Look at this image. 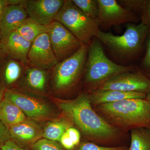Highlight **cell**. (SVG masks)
<instances>
[{
    "mask_svg": "<svg viewBox=\"0 0 150 150\" xmlns=\"http://www.w3.org/2000/svg\"><path fill=\"white\" fill-rule=\"evenodd\" d=\"M54 21L60 23L86 45L91 43L100 29L98 20L88 16L72 0H64Z\"/></svg>",
    "mask_w": 150,
    "mask_h": 150,
    "instance_id": "5",
    "label": "cell"
},
{
    "mask_svg": "<svg viewBox=\"0 0 150 150\" xmlns=\"http://www.w3.org/2000/svg\"><path fill=\"white\" fill-rule=\"evenodd\" d=\"M149 35L147 28L140 23H128L126 31L121 35L100 29L95 38L118 60L131 62L138 60L145 53Z\"/></svg>",
    "mask_w": 150,
    "mask_h": 150,
    "instance_id": "3",
    "label": "cell"
},
{
    "mask_svg": "<svg viewBox=\"0 0 150 150\" xmlns=\"http://www.w3.org/2000/svg\"><path fill=\"white\" fill-rule=\"evenodd\" d=\"M146 0H119L117 1L120 5L127 10L142 16Z\"/></svg>",
    "mask_w": 150,
    "mask_h": 150,
    "instance_id": "24",
    "label": "cell"
},
{
    "mask_svg": "<svg viewBox=\"0 0 150 150\" xmlns=\"http://www.w3.org/2000/svg\"><path fill=\"white\" fill-rule=\"evenodd\" d=\"M11 139L8 128L0 120V146Z\"/></svg>",
    "mask_w": 150,
    "mask_h": 150,
    "instance_id": "30",
    "label": "cell"
},
{
    "mask_svg": "<svg viewBox=\"0 0 150 150\" xmlns=\"http://www.w3.org/2000/svg\"><path fill=\"white\" fill-rule=\"evenodd\" d=\"M3 81L6 88L16 83L28 66L15 59H9L3 64Z\"/></svg>",
    "mask_w": 150,
    "mask_h": 150,
    "instance_id": "19",
    "label": "cell"
},
{
    "mask_svg": "<svg viewBox=\"0 0 150 150\" xmlns=\"http://www.w3.org/2000/svg\"><path fill=\"white\" fill-rule=\"evenodd\" d=\"M48 70L28 66L25 77V82L27 87L33 91H44L47 84Z\"/></svg>",
    "mask_w": 150,
    "mask_h": 150,
    "instance_id": "18",
    "label": "cell"
},
{
    "mask_svg": "<svg viewBox=\"0 0 150 150\" xmlns=\"http://www.w3.org/2000/svg\"><path fill=\"white\" fill-rule=\"evenodd\" d=\"M1 150H31L10 140L0 146Z\"/></svg>",
    "mask_w": 150,
    "mask_h": 150,
    "instance_id": "31",
    "label": "cell"
},
{
    "mask_svg": "<svg viewBox=\"0 0 150 150\" xmlns=\"http://www.w3.org/2000/svg\"><path fill=\"white\" fill-rule=\"evenodd\" d=\"M0 43L6 56L28 66V54L32 43L25 40L16 31L0 38Z\"/></svg>",
    "mask_w": 150,
    "mask_h": 150,
    "instance_id": "13",
    "label": "cell"
},
{
    "mask_svg": "<svg viewBox=\"0 0 150 150\" xmlns=\"http://www.w3.org/2000/svg\"><path fill=\"white\" fill-rule=\"evenodd\" d=\"M59 142L63 147L67 150H72L76 147L67 132L62 135Z\"/></svg>",
    "mask_w": 150,
    "mask_h": 150,
    "instance_id": "32",
    "label": "cell"
},
{
    "mask_svg": "<svg viewBox=\"0 0 150 150\" xmlns=\"http://www.w3.org/2000/svg\"><path fill=\"white\" fill-rule=\"evenodd\" d=\"M72 126V123L64 116L48 123L43 131V137L48 139L60 142L63 134Z\"/></svg>",
    "mask_w": 150,
    "mask_h": 150,
    "instance_id": "20",
    "label": "cell"
},
{
    "mask_svg": "<svg viewBox=\"0 0 150 150\" xmlns=\"http://www.w3.org/2000/svg\"><path fill=\"white\" fill-rule=\"evenodd\" d=\"M9 5V0H0V20L4 9L7 6Z\"/></svg>",
    "mask_w": 150,
    "mask_h": 150,
    "instance_id": "33",
    "label": "cell"
},
{
    "mask_svg": "<svg viewBox=\"0 0 150 150\" xmlns=\"http://www.w3.org/2000/svg\"><path fill=\"white\" fill-rule=\"evenodd\" d=\"M0 150H1V149H0Z\"/></svg>",
    "mask_w": 150,
    "mask_h": 150,
    "instance_id": "37",
    "label": "cell"
},
{
    "mask_svg": "<svg viewBox=\"0 0 150 150\" xmlns=\"http://www.w3.org/2000/svg\"><path fill=\"white\" fill-rule=\"evenodd\" d=\"M146 99L147 100L148 102L149 103L150 105V92L148 94H147L146 97Z\"/></svg>",
    "mask_w": 150,
    "mask_h": 150,
    "instance_id": "36",
    "label": "cell"
},
{
    "mask_svg": "<svg viewBox=\"0 0 150 150\" xmlns=\"http://www.w3.org/2000/svg\"><path fill=\"white\" fill-rule=\"evenodd\" d=\"M58 105L64 116L83 136V141L108 147H129V133L118 130L100 117L94 110L86 91L74 99L59 100Z\"/></svg>",
    "mask_w": 150,
    "mask_h": 150,
    "instance_id": "1",
    "label": "cell"
},
{
    "mask_svg": "<svg viewBox=\"0 0 150 150\" xmlns=\"http://www.w3.org/2000/svg\"><path fill=\"white\" fill-rule=\"evenodd\" d=\"M6 7L0 20V38L16 31L28 18L23 3Z\"/></svg>",
    "mask_w": 150,
    "mask_h": 150,
    "instance_id": "15",
    "label": "cell"
},
{
    "mask_svg": "<svg viewBox=\"0 0 150 150\" xmlns=\"http://www.w3.org/2000/svg\"><path fill=\"white\" fill-rule=\"evenodd\" d=\"M73 3L86 15L93 19H98L99 13L98 0H72Z\"/></svg>",
    "mask_w": 150,
    "mask_h": 150,
    "instance_id": "23",
    "label": "cell"
},
{
    "mask_svg": "<svg viewBox=\"0 0 150 150\" xmlns=\"http://www.w3.org/2000/svg\"><path fill=\"white\" fill-rule=\"evenodd\" d=\"M99 13L98 18L99 27L108 29L125 23L138 24L141 18L127 10L115 0H98Z\"/></svg>",
    "mask_w": 150,
    "mask_h": 150,
    "instance_id": "8",
    "label": "cell"
},
{
    "mask_svg": "<svg viewBox=\"0 0 150 150\" xmlns=\"http://www.w3.org/2000/svg\"><path fill=\"white\" fill-rule=\"evenodd\" d=\"M130 132L129 150H150V129L138 128Z\"/></svg>",
    "mask_w": 150,
    "mask_h": 150,
    "instance_id": "22",
    "label": "cell"
},
{
    "mask_svg": "<svg viewBox=\"0 0 150 150\" xmlns=\"http://www.w3.org/2000/svg\"><path fill=\"white\" fill-rule=\"evenodd\" d=\"M31 150H67L57 142L44 139H40L30 147Z\"/></svg>",
    "mask_w": 150,
    "mask_h": 150,
    "instance_id": "25",
    "label": "cell"
},
{
    "mask_svg": "<svg viewBox=\"0 0 150 150\" xmlns=\"http://www.w3.org/2000/svg\"><path fill=\"white\" fill-rule=\"evenodd\" d=\"M48 34L59 62L71 56L84 44L63 25L55 21L49 25Z\"/></svg>",
    "mask_w": 150,
    "mask_h": 150,
    "instance_id": "7",
    "label": "cell"
},
{
    "mask_svg": "<svg viewBox=\"0 0 150 150\" xmlns=\"http://www.w3.org/2000/svg\"><path fill=\"white\" fill-rule=\"evenodd\" d=\"M58 63L48 33L40 35L32 42L28 54V66L49 70Z\"/></svg>",
    "mask_w": 150,
    "mask_h": 150,
    "instance_id": "11",
    "label": "cell"
},
{
    "mask_svg": "<svg viewBox=\"0 0 150 150\" xmlns=\"http://www.w3.org/2000/svg\"><path fill=\"white\" fill-rule=\"evenodd\" d=\"M5 56V54L3 51V48H2L1 43H0V65L1 64V62H2L3 59Z\"/></svg>",
    "mask_w": 150,
    "mask_h": 150,
    "instance_id": "35",
    "label": "cell"
},
{
    "mask_svg": "<svg viewBox=\"0 0 150 150\" xmlns=\"http://www.w3.org/2000/svg\"><path fill=\"white\" fill-rule=\"evenodd\" d=\"M64 0H25L23 5L28 16L38 23L51 24L64 4Z\"/></svg>",
    "mask_w": 150,
    "mask_h": 150,
    "instance_id": "12",
    "label": "cell"
},
{
    "mask_svg": "<svg viewBox=\"0 0 150 150\" xmlns=\"http://www.w3.org/2000/svg\"><path fill=\"white\" fill-rule=\"evenodd\" d=\"M138 69L150 81V35L148 36L146 44V51L142 58Z\"/></svg>",
    "mask_w": 150,
    "mask_h": 150,
    "instance_id": "26",
    "label": "cell"
},
{
    "mask_svg": "<svg viewBox=\"0 0 150 150\" xmlns=\"http://www.w3.org/2000/svg\"><path fill=\"white\" fill-rule=\"evenodd\" d=\"M138 67L122 66L108 58L103 46L94 37L88 45L83 76L86 91H95L106 81L121 73L135 71Z\"/></svg>",
    "mask_w": 150,
    "mask_h": 150,
    "instance_id": "4",
    "label": "cell"
},
{
    "mask_svg": "<svg viewBox=\"0 0 150 150\" xmlns=\"http://www.w3.org/2000/svg\"><path fill=\"white\" fill-rule=\"evenodd\" d=\"M126 146L108 147L96 144L92 142L82 141L72 150H129Z\"/></svg>",
    "mask_w": 150,
    "mask_h": 150,
    "instance_id": "27",
    "label": "cell"
},
{
    "mask_svg": "<svg viewBox=\"0 0 150 150\" xmlns=\"http://www.w3.org/2000/svg\"><path fill=\"white\" fill-rule=\"evenodd\" d=\"M6 89V88L4 84L1 81H0V103L4 98Z\"/></svg>",
    "mask_w": 150,
    "mask_h": 150,
    "instance_id": "34",
    "label": "cell"
},
{
    "mask_svg": "<svg viewBox=\"0 0 150 150\" xmlns=\"http://www.w3.org/2000/svg\"><path fill=\"white\" fill-rule=\"evenodd\" d=\"M0 120L8 128L26 120V117L18 106L4 98L0 103Z\"/></svg>",
    "mask_w": 150,
    "mask_h": 150,
    "instance_id": "17",
    "label": "cell"
},
{
    "mask_svg": "<svg viewBox=\"0 0 150 150\" xmlns=\"http://www.w3.org/2000/svg\"><path fill=\"white\" fill-rule=\"evenodd\" d=\"M93 107L99 105L111 103L128 99H145L147 94L136 92H124L116 90L86 91Z\"/></svg>",
    "mask_w": 150,
    "mask_h": 150,
    "instance_id": "16",
    "label": "cell"
},
{
    "mask_svg": "<svg viewBox=\"0 0 150 150\" xmlns=\"http://www.w3.org/2000/svg\"><path fill=\"white\" fill-rule=\"evenodd\" d=\"M93 108L107 123L124 133L136 128L150 129V105L146 98L123 100Z\"/></svg>",
    "mask_w": 150,
    "mask_h": 150,
    "instance_id": "2",
    "label": "cell"
},
{
    "mask_svg": "<svg viewBox=\"0 0 150 150\" xmlns=\"http://www.w3.org/2000/svg\"><path fill=\"white\" fill-rule=\"evenodd\" d=\"M4 98L18 106L25 115L34 120L46 119L51 115V109L46 103L13 89H6Z\"/></svg>",
    "mask_w": 150,
    "mask_h": 150,
    "instance_id": "10",
    "label": "cell"
},
{
    "mask_svg": "<svg viewBox=\"0 0 150 150\" xmlns=\"http://www.w3.org/2000/svg\"><path fill=\"white\" fill-rule=\"evenodd\" d=\"M141 23L147 28L150 35V0H146L144 8L141 17Z\"/></svg>",
    "mask_w": 150,
    "mask_h": 150,
    "instance_id": "28",
    "label": "cell"
},
{
    "mask_svg": "<svg viewBox=\"0 0 150 150\" xmlns=\"http://www.w3.org/2000/svg\"><path fill=\"white\" fill-rule=\"evenodd\" d=\"M49 28V25L39 24L28 17L16 31L25 40L32 43L40 35L48 33Z\"/></svg>",
    "mask_w": 150,
    "mask_h": 150,
    "instance_id": "21",
    "label": "cell"
},
{
    "mask_svg": "<svg viewBox=\"0 0 150 150\" xmlns=\"http://www.w3.org/2000/svg\"><path fill=\"white\" fill-rule=\"evenodd\" d=\"M8 128L11 140L25 147H30L43 136L40 126L31 120L26 119Z\"/></svg>",
    "mask_w": 150,
    "mask_h": 150,
    "instance_id": "14",
    "label": "cell"
},
{
    "mask_svg": "<svg viewBox=\"0 0 150 150\" xmlns=\"http://www.w3.org/2000/svg\"><path fill=\"white\" fill-rule=\"evenodd\" d=\"M105 90L148 94L150 92V81L138 67L135 71L121 73L110 78L95 91Z\"/></svg>",
    "mask_w": 150,
    "mask_h": 150,
    "instance_id": "9",
    "label": "cell"
},
{
    "mask_svg": "<svg viewBox=\"0 0 150 150\" xmlns=\"http://www.w3.org/2000/svg\"><path fill=\"white\" fill-rule=\"evenodd\" d=\"M70 139L72 141L73 143L76 146L79 144L81 142V135L80 132L76 128L72 126L69 128L67 131Z\"/></svg>",
    "mask_w": 150,
    "mask_h": 150,
    "instance_id": "29",
    "label": "cell"
},
{
    "mask_svg": "<svg viewBox=\"0 0 150 150\" xmlns=\"http://www.w3.org/2000/svg\"><path fill=\"white\" fill-rule=\"evenodd\" d=\"M88 45L83 44L74 54L59 62L51 69L53 87L56 91H70L83 77Z\"/></svg>",
    "mask_w": 150,
    "mask_h": 150,
    "instance_id": "6",
    "label": "cell"
}]
</instances>
